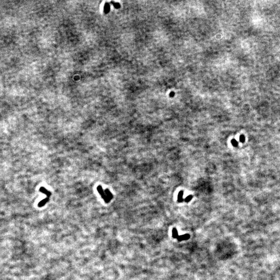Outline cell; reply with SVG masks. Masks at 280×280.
<instances>
[{
  "instance_id": "1",
  "label": "cell",
  "mask_w": 280,
  "mask_h": 280,
  "mask_svg": "<svg viewBox=\"0 0 280 280\" xmlns=\"http://www.w3.org/2000/svg\"><path fill=\"white\" fill-rule=\"evenodd\" d=\"M97 190L98 191L99 193L101 194V196L102 198L103 199V200L105 201V202L106 203H109V201L108 200V198L106 197V195L104 191L103 190V189L102 188V187L101 186H99L97 188Z\"/></svg>"
},
{
  "instance_id": "2",
  "label": "cell",
  "mask_w": 280,
  "mask_h": 280,
  "mask_svg": "<svg viewBox=\"0 0 280 280\" xmlns=\"http://www.w3.org/2000/svg\"><path fill=\"white\" fill-rule=\"evenodd\" d=\"M40 192H42V193L45 194L47 195V197H49L50 196V195H51V193H50V192L48 190H47L46 188H45L44 187H40Z\"/></svg>"
},
{
  "instance_id": "3",
  "label": "cell",
  "mask_w": 280,
  "mask_h": 280,
  "mask_svg": "<svg viewBox=\"0 0 280 280\" xmlns=\"http://www.w3.org/2000/svg\"><path fill=\"white\" fill-rule=\"evenodd\" d=\"M183 191H181L179 192L178 194V197H177V200L179 202H181L183 201Z\"/></svg>"
},
{
  "instance_id": "4",
  "label": "cell",
  "mask_w": 280,
  "mask_h": 280,
  "mask_svg": "<svg viewBox=\"0 0 280 280\" xmlns=\"http://www.w3.org/2000/svg\"><path fill=\"white\" fill-rule=\"evenodd\" d=\"M48 200H49V197H47L45 199H44L43 200L40 201V202L39 204V206L42 207V206H44L46 203V202H48Z\"/></svg>"
},
{
  "instance_id": "5",
  "label": "cell",
  "mask_w": 280,
  "mask_h": 280,
  "mask_svg": "<svg viewBox=\"0 0 280 280\" xmlns=\"http://www.w3.org/2000/svg\"><path fill=\"white\" fill-rule=\"evenodd\" d=\"M192 198H193V196H191V195H189V196H187L186 198H185V201H186V202H189V201H190L192 199Z\"/></svg>"
},
{
  "instance_id": "6",
  "label": "cell",
  "mask_w": 280,
  "mask_h": 280,
  "mask_svg": "<svg viewBox=\"0 0 280 280\" xmlns=\"http://www.w3.org/2000/svg\"><path fill=\"white\" fill-rule=\"evenodd\" d=\"M231 143H232V145H233L234 146H237V145H238V142H237V141H235V140H232V141H231Z\"/></svg>"
},
{
  "instance_id": "7",
  "label": "cell",
  "mask_w": 280,
  "mask_h": 280,
  "mask_svg": "<svg viewBox=\"0 0 280 280\" xmlns=\"http://www.w3.org/2000/svg\"><path fill=\"white\" fill-rule=\"evenodd\" d=\"M240 140L241 142H244V137L243 136H241L240 137Z\"/></svg>"
}]
</instances>
